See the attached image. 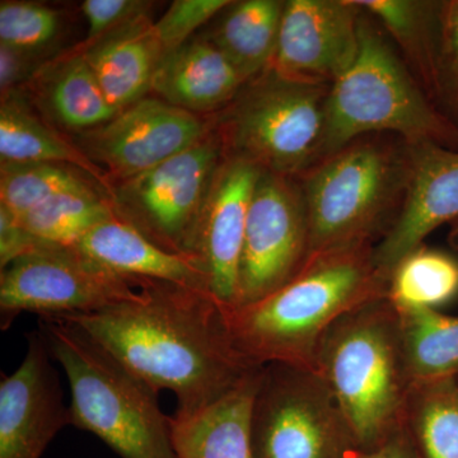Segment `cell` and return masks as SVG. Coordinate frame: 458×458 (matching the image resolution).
<instances>
[{
	"label": "cell",
	"instance_id": "3957f363",
	"mask_svg": "<svg viewBox=\"0 0 458 458\" xmlns=\"http://www.w3.org/2000/svg\"><path fill=\"white\" fill-rule=\"evenodd\" d=\"M315 372L335 397L360 450L405 424L412 382L399 311L386 298L346 313L328 328Z\"/></svg>",
	"mask_w": 458,
	"mask_h": 458
},
{
	"label": "cell",
	"instance_id": "5bb4252c",
	"mask_svg": "<svg viewBox=\"0 0 458 458\" xmlns=\"http://www.w3.org/2000/svg\"><path fill=\"white\" fill-rule=\"evenodd\" d=\"M261 174L251 162L225 156L186 250V256L204 274L209 293L228 312L237 303L247 216Z\"/></svg>",
	"mask_w": 458,
	"mask_h": 458
},
{
	"label": "cell",
	"instance_id": "7a4b0ae2",
	"mask_svg": "<svg viewBox=\"0 0 458 458\" xmlns=\"http://www.w3.org/2000/svg\"><path fill=\"white\" fill-rule=\"evenodd\" d=\"M373 250L351 247L312 256L278 291L229 311L236 351L252 366L315 370L328 328L346 313L386 298L388 279L376 267Z\"/></svg>",
	"mask_w": 458,
	"mask_h": 458
},
{
	"label": "cell",
	"instance_id": "5b68a950",
	"mask_svg": "<svg viewBox=\"0 0 458 458\" xmlns=\"http://www.w3.org/2000/svg\"><path fill=\"white\" fill-rule=\"evenodd\" d=\"M38 331L71 388V426L122 458H177L158 394L73 322L40 318Z\"/></svg>",
	"mask_w": 458,
	"mask_h": 458
},
{
	"label": "cell",
	"instance_id": "d6a6232c",
	"mask_svg": "<svg viewBox=\"0 0 458 458\" xmlns=\"http://www.w3.org/2000/svg\"><path fill=\"white\" fill-rule=\"evenodd\" d=\"M150 7L152 3L141 0H86L81 9L89 25V33L82 45L92 44L149 14Z\"/></svg>",
	"mask_w": 458,
	"mask_h": 458
},
{
	"label": "cell",
	"instance_id": "ac0fdd59",
	"mask_svg": "<svg viewBox=\"0 0 458 458\" xmlns=\"http://www.w3.org/2000/svg\"><path fill=\"white\" fill-rule=\"evenodd\" d=\"M262 367L222 399L170 417L177 458H255L251 414Z\"/></svg>",
	"mask_w": 458,
	"mask_h": 458
},
{
	"label": "cell",
	"instance_id": "484cf974",
	"mask_svg": "<svg viewBox=\"0 0 458 458\" xmlns=\"http://www.w3.org/2000/svg\"><path fill=\"white\" fill-rule=\"evenodd\" d=\"M412 386L458 378V316L438 310L399 311Z\"/></svg>",
	"mask_w": 458,
	"mask_h": 458
},
{
	"label": "cell",
	"instance_id": "2e32d148",
	"mask_svg": "<svg viewBox=\"0 0 458 458\" xmlns=\"http://www.w3.org/2000/svg\"><path fill=\"white\" fill-rule=\"evenodd\" d=\"M405 200L393 227L373 250L376 267L390 271L443 225L458 219V150L436 144H409Z\"/></svg>",
	"mask_w": 458,
	"mask_h": 458
},
{
	"label": "cell",
	"instance_id": "83f0119b",
	"mask_svg": "<svg viewBox=\"0 0 458 458\" xmlns=\"http://www.w3.org/2000/svg\"><path fill=\"white\" fill-rule=\"evenodd\" d=\"M405 424L423 458H458V378L412 386Z\"/></svg>",
	"mask_w": 458,
	"mask_h": 458
},
{
	"label": "cell",
	"instance_id": "6da1fadb",
	"mask_svg": "<svg viewBox=\"0 0 458 458\" xmlns=\"http://www.w3.org/2000/svg\"><path fill=\"white\" fill-rule=\"evenodd\" d=\"M82 328L177 409L216 403L258 369L232 343L228 311L204 289L140 279V293L101 311L60 318Z\"/></svg>",
	"mask_w": 458,
	"mask_h": 458
},
{
	"label": "cell",
	"instance_id": "8fae6325",
	"mask_svg": "<svg viewBox=\"0 0 458 458\" xmlns=\"http://www.w3.org/2000/svg\"><path fill=\"white\" fill-rule=\"evenodd\" d=\"M309 259V213L300 180L262 171L247 216L234 310L278 291Z\"/></svg>",
	"mask_w": 458,
	"mask_h": 458
},
{
	"label": "cell",
	"instance_id": "9c48e42d",
	"mask_svg": "<svg viewBox=\"0 0 458 458\" xmlns=\"http://www.w3.org/2000/svg\"><path fill=\"white\" fill-rule=\"evenodd\" d=\"M225 158V144L212 116L209 131L188 149L152 170L114 182L110 199L114 214L165 251L186 256Z\"/></svg>",
	"mask_w": 458,
	"mask_h": 458
},
{
	"label": "cell",
	"instance_id": "d590c367",
	"mask_svg": "<svg viewBox=\"0 0 458 458\" xmlns=\"http://www.w3.org/2000/svg\"><path fill=\"white\" fill-rule=\"evenodd\" d=\"M349 458H423L411 433L403 424L384 442L367 450L357 448Z\"/></svg>",
	"mask_w": 458,
	"mask_h": 458
},
{
	"label": "cell",
	"instance_id": "4dcf8cb0",
	"mask_svg": "<svg viewBox=\"0 0 458 458\" xmlns=\"http://www.w3.org/2000/svg\"><path fill=\"white\" fill-rule=\"evenodd\" d=\"M229 4L228 0H174L161 20L155 23L157 38L165 55L194 38L201 26L218 16Z\"/></svg>",
	"mask_w": 458,
	"mask_h": 458
},
{
	"label": "cell",
	"instance_id": "836d02e7",
	"mask_svg": "<svg viewBox=\"0 0 458 458\" xmlns=\"http://www.w3.org/2000/svg\"><path fill=\"white\" fill-rule=\"evenodd\" d=\"M45 57L23 53L0 44V90L2 95L22 89L45 64Z\"/></svg>",
	"mask_w": 458,
	"mask_h": 458
},
{
	"label": "cell",
	"instance_id": "d4e9b609",
	"mask_svg": "<svg viewBox=\"0 0 458 458\" xmlns=\"http://www.w3.org/2000/svg\"><path fill=\"white\" fill-rule=\"evenodd\" d=\"M458 297V259L426 243L409 252L388 276L386 300L397 311L438 310Z\"/></svg>",
	"mask_w": 458,
	"mask_h": 458
},
{
	"label": "cell",
	"instance_id": "1f68e13d",
	"mask_svg": "<svg viewBox=\"0 0 458 458\" xmlns=\"http://www.w3.org/2000/svg\"><path fill=\"white\" fill-rule=\"evenodd\" d=\"M439 82L443 111L458 119V0L441 2L439 11Z\"/></svg>",
	"mask_w": 458,
	"mask_h": 458
},
{
	"label": "cell",
	"instance_id": "7c38bea8",
	"mask_svg": "<svg viewBox=\"0 0 458 458\" xmlns=\"http://www.w3.org/2000/svg\"><path fill=\"white\" fill-rule=\"evenodd\" d=\"M212 119L146 98L125 108L111 122L74 135L73 143L106 172L111 182L152 170L197 143Z\"/></svg>",
	"mask_w": 458,
	"mask_h": 458
},
{
	"label": "cell",
	"instance_id": "4316f807",
	"mask_svg": "<svg viewBox=\"0 0 458 458\" xmlns=\"http://www.w3.org/2000/svg\"><path fill=\"white\" fill-rule=\"evenodd\" d=\"M17 216L38 242L74 246L116 214L110 195L104 189L90 188L56 195Z\"/></svg>",
	"mask_w": 458,
	"mask_h": 458
},
{
	"label": "cell",
	"instance_id": "f546056e",
	"mask_svg": "<svg viewBox=\"0 0 458 458\" xmlns=\"http://www.w3.org/2000/svg\"><path fill=\"white\" fill-rule=\"evenodd\" d=\"M64 27L55 8L35 2L0 3V44L45 57L59 40Z\"/></svg>",
	"mask_w": 458,
	"mask_h": 458
},
{
	"label": "cell",
	"instance_id": "603a6c76",
	"mask_svg": "<svg viewBox=\"0 0 458 458\" xmlns=\"http://www.w3.org/2000/svg\"><path fill=\"white\" fill-rule=\"evenodd\" d=\"M0 158L2 162H51L73 165L98 181L111 198L113 182L106 172L84 155L73 140L38 117L22 89L2 95L0 104Z\"/></svg>",
	"mask_w": 458,
	"mask_h": 458
},
{
	"label": "cell",
	"instance_id": "9a60e30c",
	"mask_svg": "<svg viewBox=\"0 0 458 458\" xmlns=\"http://www.w3.org/2000/svg\"><path fill=\"white\" fill-rule=\"evenodd\" d=\"M40 331L27 335L25 358L0 381V458H41L60 430L71 426V409Z\"/></svg>",
	"mask_w": 458,
	"mask_h": 458
},
{
	"label": "cell",
	"instance_id": "8992f818",
	"mask_svg": "<svg viewBox=\"0 0 458 458\" xmlns=\"http://www.w3.org/2000/svg\"><path fill=\"white\" fill-rule=\"evenodd\" d=\"M360 33L357 59L328 92L321 159L376 134L458 150L456 122L428 98L384 29L364 11Z\"/></svg>",
	"mask_w": 458,
	"mask_h": 458
},
{
	"label": "cell",
	"instance_id": "d6986e66",
	"mask_svg": "<svg viewBox=\"0 0 458 458\" xmlns=\"http://www.w3.org/2000/svg\"><path fill=\"white\" fill-rule=\"evenodd\" d=\"M75 50L82 54L119 113L152 92L153 78L165 56L149 14Z\"/></svg>",
	"mask_w": 458,
	"mask_h": 458
},
{
	"label": "cell",
	"instance_id": "7402d4cb",
	"mask_svg": "<svg viewBox=\"0 0 458 458\" xmlns=\"http://www.w3.org/2000/svg\"><path fill=\"white\" fill-rule=\"evenodd\" d=\"M385 29L399 47L401 59L428 98L442 106L439 82V11L430 0H355ZM445 113V111H443Z\"/></svg>",
	"mask_w": 458,
	"mask_h": 458
},
{
	"label": "cell",
	"instance_id": "f1b7e54d",
	"mask_svg": "<svg viewBox=\"0 0 458 458\" xmlns=\"http://www.w3.org/2000/svg\"><path fill=\"white\" fill-rule=\"evenodd\" d=\"M90 188L104 189L73 165L51 162H2L0 165V205L16 216L56 195Z\"/></svg>",
	"mask_w": 458,
	"mask_h": 458
},
{
	"label": "cell",
	"instance_id": "ffe728a7",
	"mask_svg": "<svg viewBox=\"0 0 458 458\" xmlns=\"http://www.w3.org/2000/svg\"><path fill=\"white\" fill-rule=\"evenodd\" d=\"M74 247L89 260L119 276L208 291L207 279L191 259L165 251L117 216L93 228Z\"/></svg>",
	"mask_w": 458,
	"mask_h": 458
},
{
	"label": "cell",
	"instance_id": "4fadbf2b",
	"mask_svg": "<svg viewBox=\"0 0 458 458\" xmlns=\"http://www.w3.org/2000/svg\"><path fill=\"white\" fill-rule=\"evenodd\" d=\"M361 14L355 0H288L267 69L289 80L333 86L360 53Z\"/></svg>",
	"mask_w": 458,
	"mask_h": 458
},
{
	"label": "cell",
	"instance_id": "e0dca14e",
	"mask_svg": "<svg viewBox=\"0 0 458 458\" xmlns=\"http://www.w3.org/2000/svg\"><path fill=\"white\" fill-rule=\"evenodd\" d=\"M231 62L204 35H195L165 54L153 78L152 93L194 114L221 113L246 84Z\"/></svg>",
	"mask_w": 458,
	"mask_h": 458
},
{
	"label": "cell",
	"instance_id": "ba28073f",
	"mask_svg": "<svg viewBox=\"0 0 458 458\" xmlns=\"http://www.w3.org/2000/svg\"><path fill=\"white\" fill-rule=\"evenodd\" d=\"M251 436L255 458H349L358 448L324 379L279 363L262 366Z\"/></svg>",
	"mask_w": 458,
	"mask_h": 458
},
{
	"label": "cell",
	"instance_id": "cb8c5ba5",
	"mask_svg": "<svg viewBox=\"0 0 458 458\" xmlns=\"http://www.w3.org/2000/svg\"><path fill=\"white\" fill-rule=\"evenodd\" d=\"M284 3L280 0L231 2L216 16L205 38L249 82L269 68L276 55Z\"/></svg>",
	"mask_w": 458,
	"mask_h": 458
},
{
	"label": "cell",
	"instance_id": "8d00e7d4",
	"mask_svg": "<svg viewBox=\"0 0 458 458\" xmlns=\"http://www.w3.org/2000/svg\"><path fill=\"white\" fill-rule=\"evenodd\" d=\"M448 242L452 249L458 251V219L450 225V233H448Z\"/></svg>",
	"mask_w": 458,
	"mask_h": 458
},
{
	"label": "cell",
	"instance_id": "e575fe53",
	"mask_svg": "<svg viewBox=\"0 0 458 458\" xmlns=\"http://www.w3.org/2000/svg\"><path fill=\"white\" fill-rule=\"evenodd\" d=\"M40 245L16 214L0 205V269Z\"/></svg>",
	"mask_w": 458,
	"mask_h": 458
},
{
	"label": "cell",
	"instance_id": "44dd1931",
	"mask_svg": "<svg viewBox=\"0 0 458 458\" xmlns=\"http://www.w3.org/2000/svg\"><path fill=\"white\" fill-rule=\"evenodd\" d=\"M27 84L45 116L74 135L93 131L119 114L77 50L45 63Z\"/></svg>",
	"mask_w": 458,
	"mask_h": 458
},
{
	"label": "cell",
	"instance_id": "277c9868",
	"mask_svg": "<svg viewBox=\"0 0 458 458\" xmlns=\"http://www.w3.org/2000/svg\"><path fill=\"white\" fill-rule=\"evenodd\" d=\"M409 174V144L385 134L358 138L313 165L298 179L309 213L310 259L376 246L399 216Z\"/></svg>",
	"mask_w": 458,
	"mask_h": 458
},
{
	"label": "cell",
	"instance_id": "30bf717a",
	"mask_svg": "<svg viewBox=\"0 0 458 458\" xmlns=\"http://www.w3.org/2000/svg\"><path fill=\"white\" fill-rule=\"evenodd\" d=\"M140 279L99 267L74 246L42 243L3 267L0 325L7 330L21 313L64 318L101 311L140 293Z\"/></svg>",
	"mask_w": 458,
	"mask_h": 458
},
{
	"label": "cell",
	"instance_id": "52a82bcc",
	"mask_svg": "<svg viewBox=\"0 0 458 458\" xmlns=\"http://www.w3.org/2000/svg\"><path fill=\"white\" fill-rule=\"evenodd\" d=\"M330 89L289 80L273 69L252 78L213 116L225 156L300 179L321 161Z\"/></svg>",
	"mask_w": 458,
	"mask_h": 458
}]
</instances>
